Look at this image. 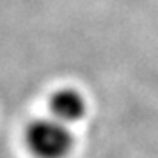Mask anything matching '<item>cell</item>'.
<instances>
[{
	"label": "cell",
	"mask_w": 158,
	"mask_h": 158,
	"mask_svg": "<svg viewBox=\"0 0 158 158\" xmlns=\"http://www.w3.org/2000/svg\"><path fill=\"white\" fill-rule=\"evenodd\" d=\"M25 143L35 158H66L74 148V133L69 125L51 116L31 123Z\"/></svg>",
	"instance_id": "cell-1"
},
{
	"label": "cell",
	"mask_w": 158,
	"mask_h": 158,
	"mask_svg": "<svg viewBox=\"0 0 158 158\" xmlns=\"http://www.w3.org/2000/svg\"><path fill=\"white\" fill-rule=\"evenodd\" d=\"M49 110L51 116L59 119L64 125H74V123L81 121L88 113V103H86L84 96L76 89L64 88L59 89L57 93L51 96L49 101Z\"/></svg>",
	"instance_id": "cell-2"
}]
</instances>
